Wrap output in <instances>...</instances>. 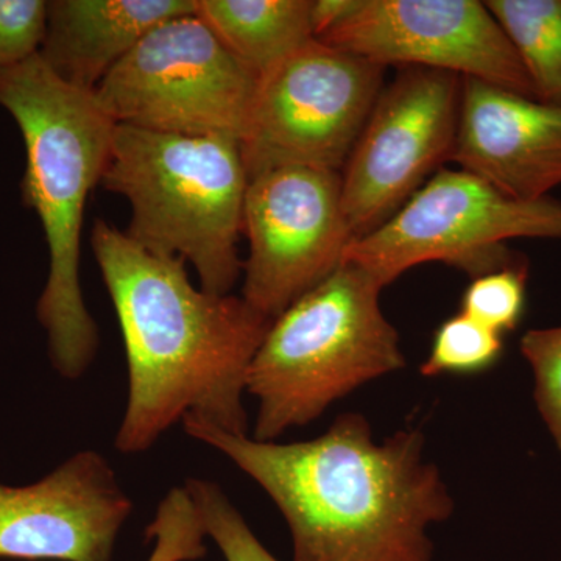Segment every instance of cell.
<instances>
[{"label":"cell","mask_w":561,"mask_h":561,"mask_svg":"<svg viewBox=\"0 0 561 561\" xmlns=\"http://www.w3.org/2000/svg\"><path fill=\"white\" fill-rule=\"evenodd\" d=\"M519 350L534 371L538 412L561 451V327L527 331Z\"/></svg>","instance_id":"cell-20"},{"label":"cell","mask_w":561,"mask_h":561,"mask_svg":"<svg viewBox=\"0 0 561 561\" xmlns=\"http://www.w3.org/2000/svg\"><path fill=\"white\" fill-rule=\"evenodd\" d=\"M46 32L47 2L0 0V72L38 55Z\"/></svg>","instance_id":"cell-21"},{"label":"cell","mask_w":561,"mask_h":561,"mask_svg":"<svg viewBox=\"0 0 561 561\" xmlns=\"http://www.w3.org/2000/svg\"><path fill=\"white\" fill-rule=\"evenodd\" d=\"M256 84L257 77L194 13L151 28L102 80L94 99L116 125L241 140Z\"/></svg>","instance_id":"cell-8"},{"label":"cell","mask_w":561,"mask_h":561,"mask_svg":"<svg viewBox=\"0 0 561 561\" xmlns=\"http://www.w3.org/2000/svg\"><path fill=\"white\" fill-rule=\"evenodd\" d=\"M538 101L561 106V0H486Z\"/></svg>","instance_id":"cell-16"},{"label":"cell","mask_w":561,"mask_h":561,"mask_svg":"<svg viewBox=\"0 0 561 561\" xmlns=\"http://www.w3.org/2000/svg\"><path fill=\"white\" fill-rule=\"evenodd\" d=\"M181 424L275 502L289 526L294 561H431L427 529L454 511L416 430L376 443L364 415L343 413L320 437L283 445L192 416Z\"/></svg>","instance_id":"cell-2"},{"label":"cell","mask_w":561,"mask_h":561,"mask_svg":"<svg viewBox=\"0 0 561 561\" xmlns=\"http://www.w3.org/2000/svg\"><path fill=\"white\" fill-rule=\"evenodd\" d=\"M101 184L130 203L128 238L190 262L203 290L231 294L250 184L241 140L116 125Z\"/></svg>","instance_id":"cell-4"},{"label":"cell","mask_w":561,"mask_h":561,"mask_svg":"<svg viewBox=\"0 0 561 561\" xmlns=\"http://www.w3.org/2000/svg\"><path fill=\"white\" fill-rule=\"evenodd\" d=\"M383 69L312 39L267 70L241 139L249 180L287 168L342 173L381 94Z\"/></svg>","instance_id":"cell-7"},{"label":"cell","mask_w":561,"mask_h":561,"mask_svg":"<svg viewBox=\"0 0 561 561\" xmlns=\"http://www.w3.org/2000/svg\"><path fill=\"white\" fill-rule=\"evenodd\" d=\"M131 513L106 457L83 449L28 485L0 482V559L113 561Z\"/></svg>","instance_id":"cell-12"},{"label":"cell","mask_w":561,"mask_h":561,"mask_svg":"<svg viewBox=\"0 0 561 561\" xmlns=\"http://www.w3.org/2000/svg\"><path fill=\"white\" fill-rule=\"evenodd\" d=\"M451 161L523 202L561 186V106L463 79Z\"/></svg>","instance_id":"cell-13"},{"label":"cell","mask_w":561,"mask_h":561,"mask_svg":"<svg viewBox=\"0 0 561 561\" xmlns=\"http://www.w3.org/2000/svg\"><path fill=\"white\" fill-rule=\"evenodd\" d=\"M183 486L201 516L206 538L219 548L225 561H278L257 540L219 483L190 478Z\"/></svg>","instance_id":"cell-18"},{"label":"cell","mask_w":561,"mask_h":561,"mask_svg":"<svg viewBox=\"0 0 561 561\" xmlns=\"http://www.w3.org/2000/svg\"><path fill=\"white\" fill-rule=\"evenodd\" d=\"M319 41L382 68L446 70L537 99L511 41L478 0H354Z\"/></svg>","instance_id":"cell-11"},{"label":"cell","mask_w":561,"mask_h":561,"mask_svg":"<svg viewBox=\"0 0 561 561\" xmlns=\"http://www.w3.org/2000/svg\"><path fill=\"white\" fill-rule=\"evenodd\" d=\"M242 300L275 320L343 264L354 241L342 175L287 168L250 180L243 206Z\"/></svg>","instance_id":"cell-9"},{"label":"cell","mask_w":561,"mask_h":561,"mask_svg":"<svg viewBox=\"0 0 561 561\" xmlns=\"http://www.w3.org/2000/svg\"><path fill=\"white\" fill-rule=\"evenodd\" d=\"M195 14L257 79L316 39L312 0H197Z\"/></svg>","instance_id":"cell-15"},{"label":"cell","mask_w":561,"mask_h":561,"mask_svg":"<svg viewBox=\"0 0 561 561\" xmlns=\"http://www.w3.org/2000/svg\"><path fill=\"white\" fill-rule=\"evenodd\" d=\"M502 353V335L460 312L435 331L430 356L420 371L423 376L478 375L493 368Z\"/></svg>","instance_id":"cell-17"},{"label":"cell","mask_w":561,"mask_h":561,"mask_svg":"<svg viewBox=\"0 0 561 561\" xmlns=\"http://www.w3.org/2000/svg\"><path fill=\"white\" fill-rule=\"evenodd\" d=\"M382 289L370 273L343 262L272 321L247 378V394L257 402L254 440L275 442L405 367L400 334L379 302Z\"/></svg>","instance_id":"cell-5"},{"label":"cell","mask_w":561,"mask_h":561,"mask_svg":"<svg viewBox=\"0 0 561 561\" xmlns=\"http://www.w3.org/2000/svg\"><path fill=\"white\" fill-rule=\"evenodd\" d=\"M195 11L197 0H50L39 57L70 87L94 94L151 28Z\"/></svg>","instance_id":"cell-14"},{"label":"cell","mask_w":561,"mask_h":561,"mask_svg":"<svg viewBox=\"0 0 561 561\" xmlns=\"http://www.w3.org/2000/svg\"><path fill=\"white\" fill-rule=\"evenodd\" d=\"M463 77L404 68L378 101L341 173L342 201L354 238L375 231L451 160Z\"/></svg>","instance_id":"cell-10"},{"label":"cell","mask_w":561,"mask_h":561,"mask_svg":"<svg viewBox=\"0 0 561 561\" xmlns=\"http://www.w3.org/2000/svg\"><path fill=\"white\" fill-rule=\"evenodd\" d=\"M0 106L24 139L22 203L38 216L49 250L36 317L46 331L51 368L77 381L101 346L81 290V231L88 198L108 164L116 124L92 92L55 76L39 54L0 72Z\"/></svg>","instance_id":"cell-3"},{"label":"cell","mask_w":561,"mask_h":561,"mask_svg":"<svg viewBox=\"0 0 561 561\" xmlns=\"http://www.w3.org/2000/svg\"><path fill=\"white\" fill-rule=\"evenodd\" d=\"M526 261L472 278L461 298V313L500 335L515 331L526 309Z\"/></svg>","instance_id":"cell-19"},{"label":"cell","mask_w":561,"mask_h":561,"mask_svg":"<svg viewBox=\"0 0 561 561\" xmlns=\"http://www.w3.org/2000/svg\"><path fill=\"white\" fill-rule=\"evenodd\" d=\"M512 239H561V202H523L459 169L438 171L375 231L354 239L345 260L382 287L426 262H443L471 278L526 261Z\"/></svg>","instance_id":"cell-6"},{"label":"cell","mask_w":561,"mask_h":561,"mask_svg":"<svg viewBox=\"0 0 561 561\" xmlns=\"http://www.w3.org/2000/svg\"><path fill=\"white\" fill-rule=\"evenodd\" d=\"M91 247L127 356L117 451H149L187 416L249 434L247 378L273 320L242 297L194 286L186 261L151 253L108 221H94Z\"/></svg>","instance_id":"cell-1"}]
</instances>
